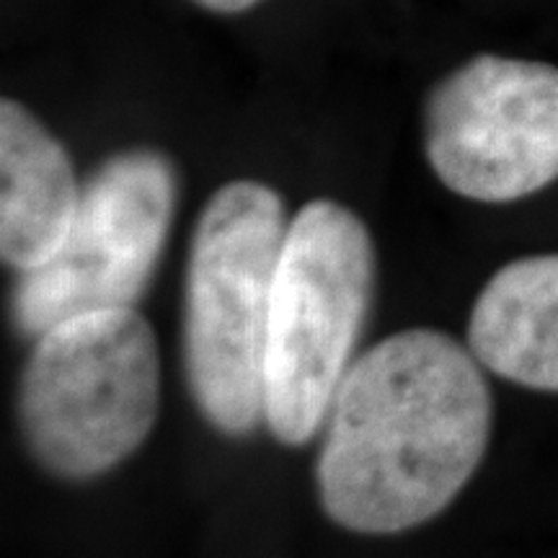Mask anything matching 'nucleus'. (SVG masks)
<instances>
[{
    "label": "nucleus",
    "mask_w": 558,
    "mask_h": 558,
    "mask_svg": "<svg viewBox=\"0 0 558 558\" xmlns=\"http://www.w3.org/2000/svg\"><path fill=\"white\" fill-rule=\"evenodd\" d=\"M471 347L409 329L349 365L326 416L318 499L337 525L390 535L437 518L484 460L492 390Z\"/></svg>",
    "instance_id": "1"
},
{
    "label": "nucleus",
    "mask_w": 558,
    "mask_h": 558,
    "mask_svg": "<svg viewBox=\"0 0 558 558\" xmlns=\"http://www.w3.org/2000/svg\"><path fill=\"white\" fill-rule=\"evenodd\" d=\"M288 226L271 186L239 179L209 197L192 235L186 380L202 416L228 437L264 424V341Z\"/></svg>",
    "instance_id": "2"
},
{
    "label": "nucleus",
    "mask_w": 558,
    "mask_h": 558,
    "mask_svg": "<svg viewBox=\"0 0 558 558\" xmlns=\"http://www.w3.org/2000/svg\"><path fill=\"white\" fill-rule=\"evenodd\" d=\"M375 290V246L352 209L313 199L284 233L264 341V424L311 442L344 380Z\"/></svg>",
    "instance_id": "3"
},
{
    "label": "nucleus",
    "mask_w": 558,
    "mask_h": 558,
    "mask_svg": "<svg viewBox=\"0 0 558 558\" xmlns=\"http://www.w3.org/2000/svg\"><path fill=\"white\" fill-rule=\"evenodd\" d=\"M32 341L19 424L34 460L65 481L117 469L158 416L160 357L148 318L137 308L90 311Z\"/></svg>",
    "instance_id": "4"
},
{
    "label": "nucleus",
    "mask_w": 558,
    "mask_h": 558,
    "mask_svg": "<svg viewBox=\"0 0 558 558\" xmlns=\"http://www.w3.org/2000/svg\"><path fill=\"white\" fill-rule=\"evenodd\" d=\"M173 207L177 171L163 153L132 148L104 160L81 186L62 248L19 271L11 318L21 337L37 339L81 313L135 308L163 254Z\"/></svg>",
    "instance_id": "5"
},
{
    "label": "nucleus",
    "mask_w": 558,
    "mask_h": 558,
    "mask_svg": "<svg viewBox=\"0 0 558 558\" xmlns=\"http://www.w3.org/2000/svg\"><path fill=\"white\" fill-rule=\"evenodd\" d=\"M424 150L450 192L514 202L558 179V68L478 54L424 104Z\"/></svg>",
    "instance_id": "6"
},
{
    "label": "nucleus",
    "mask_w": 558,
    "mask_h": 558,
    "mask_svg": "<svg viewBox=\"0 0 558 558\" xmlns=\"http://www.w3.org/2000/svg\"><path fill=\"white\" fill-rule=\"evenodd\" d=\"M81 186L65 148L29 109L0 101V256L16 271L47 264L65 243Z\"/></svg>",
    "instance_id": "7"
},
{
    "label": "nucleus",
    "mask_w": 558,
    "mask_h": 558,
    "mask_svg": "<svg viewBox=\"0 0 558 558\" xmlns=\"http://www.w3.org/2000/svg\"><path fill=\"white\" fill-rule=\"evenodd\" d=\"M469 347L499 378L558 393V256H525L488 279Z\"/></svg>",
    "instance_id": "8"
},
{
    "label": "nucleus",
    "mask_w": 558,
    "mask_h": 558,
    "mask_svg": "<svg viewBox=\"0 0 558 558\" xmlns=\"http://www.w3.org/2000/svg\"><path fill=\"white\" fill-rule=\"evenodd\" d=\"M192 3H197L213 13H243L259 5L262 0H192Z\"/></svg>",
    "instance_id": "9"
}]
</instances>
